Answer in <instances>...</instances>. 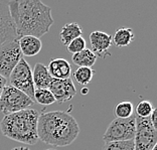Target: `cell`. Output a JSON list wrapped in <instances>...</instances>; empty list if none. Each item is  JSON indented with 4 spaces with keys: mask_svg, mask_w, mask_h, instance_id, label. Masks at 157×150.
Returning a JSON list of instances; mask_svg holds the SVG:
<instances>
[{
    "mask_svg": "<svg viewBox=\"0 0 157 150\" xmlns=\"http://www.w3.org/2000/svg\"><path fill=\"white\" fill-rule=\"evenodd\" d=\"M8 8L18 37L33 35L40 38L55 22L52 8L39 0L8 1Z\"/></svg>",
    "mask_w": 157,
    "mask_h": 150,
    "instance_id": "cell-1",
    "label": "cell"
},
{
    "mask_svg": "<svg viewBox=\"0 0 157 150\" xmlns=\"http://www.w3.org/2000/svg\"><path fill=\"white\" fill-rule=\"evenodd\" d=\"M78 134L80 126L69 112L52 111L39 114L38 140L56 147H66L76 140Z\"/></svg>",
    "mask_w": 157,
    "mask_h": 150,
    "instance_id": "cell-2",
    "label": "cell"
},
{
    "mask_svg": "<svg viewBox=\"0 0 157 150\" xmlns=\"http://www.w3.org/2000/svg\"><path fill=\"white\" fill-rule=\"evenodd\" d=\"M37 110L26 109L6 115L0 122V130L5 137L27 145H34L38 141Z\"/></svg>",
    "mask_w": 157,
    "mask_h": 150,
    "instance_id": "cell-3",
    "label": "cell"
},
{
    "mask_svg": "<svg viewBox=\"0 0 157 150\" xmlns=\"http://www.w3.org/2000/svg\"><path fill=\"white\" fill-rule=\"evenodd\" d=\"M33 101L27 95L12 86H5L0 96V113L3 115L23 111L33 105Z\"/></svg>",
    "mask_w": 157,
    "mask_h": 150,
    "instance_id": "cell-4",
    "label": "cell"
},
{
    "mask_svg": "<svg viewBox=\"0 0 157 150\" xmlns=\"http://www.w3.org/2000/svg\"><path fill=\"white\" fill-rule=\"evenodd\" d=\"M136 131V119L135 113L133 116L127 119H117L115 118L103 135L105 143L115 141H128L133 140Z\"/></svg>",
    "mask_w": 157,
    "mask_h": 150,
    "instance_id": "cell-5",
    "label": "cell"
},
{
    "mask_svg": "<svg viewBox=\"0 0 157 150\" xmlns=\"http://www.w3.org/2000/svg\"><path fill=\"white\" fill-rule=\"evenodd\" d=\"M8 79L10 81V86L24 93L33 101L35 88L33 79V70L25 60L21 59L19 60Z\"/></svg>",
    "mask_w": 157,
    "mask_h": 150,
    "instance_id": "cell-6",
    "label": "cell"
},
{
    "mask_svg": "<svg viewBox=\"0 0 157 150\" xmlns=\"http://www.w3.org/2000/svg\"><path fill=\"white\" fill-rule=\"evenodd\" d=\"M18 38L11 39L0 45V76L5 79L9 78L13 69L22 59Z\"/></svg>",
    "mask_w": 157,
    "mask_h": 150,
    "instance_id": "cell-7",
    "label": "cell"
},
{
    "mask_svg": "<svg viewBox=\"0 0 157 150\" xmlns=\"http://www.w3.org/2000/svg\"><path fill=\"white\" fill-rule=\"evenodd\" d=\"M136 131L134 136L135 150H151L156 146L157 131L149 118H140L135 115Z\"/></svg>",
    "mask_w": 157,
    "mask_h": 150,
    "instance_id": "cell-8",
    "label": "cell"
},
{
    "mask_svg": "<svg viewBox=\"0 0 157 150\" xmlns=\"http://www.w3.org/2000/svg\"><path fill=\"white\" fill-rule=\"evenodd\" d=\"M48 90L52 92L56 102L65 103L72 100L77 94V89L75 87L72 79H66V80H56L52 79Z\"/></svg>",
    "mask_w": 157,
    "mask_h": 150,
    "instance_id": "cell-9",
    "label": "cell"
},
{
    "mask_svg": "<svg viewBox=\"0 0 157 150\" xmlns=\"http://www.w3.org/2000/svg\"><path fill=\"white\" fill-rule=\"evenodd\" d=\"M16 37H18L9 13L8 1H0V45Z\"/></svg>",
    "mask_w": 157,
    "mask_h": 150,
    "instance_id": "cell-10",
    "label": "cell"
},
{
    "mask_svg": "<svg viewBox=\"0 0 157 150\" xmlns=\"http://www.w3.org/2000/svg\"><path fill=\"white\" fill-rule=\"evenodd\" d=\"M91 51L97 56L105 59L110 56L109 48L112 45V37L104 31L96 30L90 34Z\"/></svg>",
    "mask_w": 157,
    "mask_h": 150,
    "instance_id": "cell-11",
    "label": "cell"
},
{
    "mask_svg": "<svg viewBox=\"0 0 157 150\" xmlns=\"http://www.w3.org/2000/svg\"><path fill=\"white\" fill-rule=\"evenodd\" d=\"M48 71L51 77L56 80H66L71 78L72 74V67L67 60L63 58L53 59L49 62Z\"/></svg>",
    "mask_w": 157,
    "mask_h": 150,
    "instance_id": "cell-12",
    "label": "cell"
},
{
    "mask_svg": "<svg viewBox=\"0 0 157 150\" xmlns=\"http://www.w3.org/2000/svg\"><path fill=\"white\" fill-rule=\"evenodd\" d=\"M18 44L22 56H34L39 53L42 48V42L40 38L33 37V35H25L18 38Z\"/></svg>",
    "mask_w": 157,
    "mask_h": 150,
    "instance_id": "cell-13",
    "label": "cell"
},
{
    "mask_svg": "<svg viewBox=\"0 0 157 150\" xmlns=\"http://www.w3.org/2000/svg\"><path fill=\"white\" fill-rule=\"evenodd\" d=\"M33 79L35 89H48L52 78L44 63H36L33 70Z\"/></svg>",
    "mask_w": 157,
    "mask_h": 150,
    "instance_id": "cell-14",
    "label": "cell"
},
{
    "mask_svg": "<svg viewBox=\"0 0 157 150\" xmlns=\"http://www.w3.org/2000/svg\"><path fill=\"white\" fill-rule=\"evenodd\" d=\"M83 30L77 22L66 23L59 31V39L63 45H67L77 37H82Z\"/></svg>",
    "mask_w": 157,
    "mask_h": 150,
    "instance_id": "cell-15",
    "label": "cell"
},
{
    "mask_svg": "<svg viewBox=\"0 0 157 150\" xmlns=\"http://www.w3.org/2000/svg\"><path fill=\"white\" fill-rule=\"evenodd\" d=\"M72 60L78 67H92L97 62V56L90 48H86L84 51L73 55Z\"/></svg>",
    "mask_w": 157,
    "mask_h": 150,
    "instance_id": "cell-16",
    "label": "cell"
},
{
    "mask_svg": "<svg viewBox=\"0 0 157 150\" xmlns=\"http://www.w3.org/2000/svg\"><path fill=\"white\" fill-rule=\"evenodd\" d=\"M134 33L131 28L122 27L115 31V34L112 37V42L118 48H125L134 40Z\"/></svg>",
    "mask_w": 157,
    "mask_h": 150,
    "instance_id": "cell-17",
    "label": "cell"
},
{
    "mask_svg": "<svg viewBox=\"0 0 157 150\" xmlns=\"http://www.w3.org/2000/svg\"><path fill=\"white\" fill-rule=\"evenodd\" d=\"M33 101L41 106H49L56 103V99L48 89H35Z\"/></svg>",
    "mask_w": 157,
    "mask_h": 150,
    "instance_id": "cell-18",
    "label": "cell"
},
{
    "mask_svg": "<svg viewBox=\"0 0 157 150\" xmlns=\"http://www.w3.org/2000/svg\"><path fill=\"white\" fill-rule=\"evenodd\" d=\"M114 115L117 119H127L134 115L133 104L129 101L120 102L114 108Z\"/></svg>",
    "mask_w": 157,
    "mask_h": 150,
    "instance_id": "cell-19",
    "label": "cell"
},
{
    "mask_svg": "<svg viewBox=\"0 0 157 150\" xmlns=\"http://www.w3.org/2000/svg\"><path fill=\"white\" fill-rule=\"evenodd\" d=\"M95 71L92 67H78L74 73V79L78 84L86 86L90 84L93 77L95 76Z\"/></svg>",
    "mask_w": 157,
    "mask_h": 150,
    "instance_id": "cell-20",
    "label": "cell"
},
{
    "mask_svg": "<svg viewBox=\"0 0 157 150\" xmlns=\"http://www.w3.org/2000/svg\"><path fill=\"white\" fill-rule=\"evenodd\" d=\"M102 150H135L134 140L108 142L103 145Z\"/></svg>",
    "mask_w": 157,
    "mask_h": 150,
    "instance_id": "cell-21",
    "label": "cell"
},
{
    "mask_svg": "<svg viewBox=\"0 0 157 150\" xmlns=\"http://www.w3.org/2000/svg\"><path fill=\"white\" fill-rule=\"evenodd\" d=\"M155 108L153 107V104L150 101L147 100H143L137 105L136 109H135V115L140 118H149Z\"/></svg>",
    "mask_w": 157,
    "mask_h": 150,
    "instance_id": "cell-22",
    "label": "cell"
},
{
    "mask_svg": "<svg viewBox=\"0 0 157 150\" xmlns=\"http://www.w3.org/2000/svg\"><path fill=\"white\" fill-rule=\"evenodd\" d=\"M85 48H86V40H85V38L82 37H77L76 39H74V40H72L67 45V51L71 53H73V55L84 51Z\"/></svg>",
    "mask_w": 157,
    "mask_h": 150,
    "instance_id": "cell-23",
    "label": "cell"
},
{
    "mask_svg": "<svg viewBox=\"0 0 157 150\" xmlns=\"http://www.w3.org/2000/svg\"><path fill=\"white\" fill-rule=\"evenodd\" d=\"M156 116H157V110L154 109V110H153V112L151 113L150 117H149V119H150L153 127H154L155 129H157V118H156Z\"/></svg>",
    "mask_w": 157,
    "mask_h": 150,
    "instance_id": "cell-24",
    "label": "cell"
},
{
    "mask_svg": "<svg viewBox=\"0 0 157 150\" xmlns=\"http://www.w3.org/2000/svg\"><path fill=\"white\" fill-rule=\"evenodd\" d=\"M6 82H7V80L5 78L0 76V96H1V93L3 91V89H4V87L6 86Z\"/></svg>",
    "mask_w": 157,
    "mask_h": 150,
    "instance_id": "cell-25",
    "label": "cell"
},
{
    "mask_svg": "<svg viewBox=\"0 0 157 150\" xmlns=\"http://www.w3.org/2000/svg\"><path fill=\"white\" fill-rule=\"evenodd\" d=\"M11 150H30L28 147H25V146H21V147H16V148H13Z\"/></svg>",
    "mask_w": 157,
    "mask_h": 150,
    "instance_id": "cell-26",
    "label": "cell"
},
{
    "mask_svg": "<svg viewBox=\"0 0 157 150\" xmlns=\"http://www.w3.org/2000/svg\"><path fill=\"white\" fill-rule=\"evenodd\" d=\"M87 93H88L87 88H83V90H82V94H87Z\"/></svg>",
    "mask_w": 157,
    "mask_h": 150,
    "instance_id": "cell-27",
    "label": "cell"
},
{
    "mask_svg": "<svg viewBox=\"0 0 157 150\" xmlns=\"http://www.w3.org/2000/svg\"><path fill=\"white\" fill-rule=\"evenodd\" d=\"M44 150H56L55 148H48V149H44Z\"/></svg>",
    "mask_w": 157,
    "mask_h": 150,
    "instance_id": "cell-28",
    "label": "cell"
},
{
    "mask_svg": "<svg viewBox=\"0 0 157 150\" xmlns=\"http://www.w3.org/2000/svg\"><path fill=\"white\" fill-rule=\"evenodd\" d=\"M156 149H157V146H154V147H153L151 150H156Z\"/></svg>",
    "mask_w": 157,
    "mask_h": 150,
    "instance_id": "cell-29",
    "label": "cell"
}]
</instances>
